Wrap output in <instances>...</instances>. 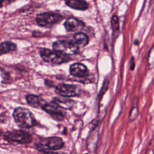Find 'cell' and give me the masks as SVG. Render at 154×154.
<instances>
[{
    "instance_id": "1",
    "label": "cell",
    "mask_w": 154,
    "mask_h": 154,
    "mask_svg": "<svg viewBox=\"0 0 154 154\" xmlns=\"http://www.w3.org/2000/svg\"><path fill=\"white\" fill-rule=\"evenodd\" d=\"M13 117L16 124L24 128H30L36 123L34 116L28 109L22 107H17L14 109Z\"/></svg>"
},
{
    "instance_id": "2",
    "label": "cell",
    "mask_w": 154,
    "mask_h": 154,
    "mask_svg": "<svg viewBox=\"0 0 154 154\" xmlns=\"http://www.w3.org/2000/svg\"><path fill=\"white\" fill-rule=\"evenodd\" d=\"M64 143L63 140L58 137H50L40 139L34 143L36 149L40 152L53 151L61 149Z\"/></svg>"
},
{
    "instance_id": "3",
    "label": "cell",
    "mask_w": 154,
    "mask_h": 154,
    "mask_svg": "<svg viewBox=\"0 0 154 154\" xmlns=\"http://www.w3.org/2000/svg\"><path fill=\"white\" fill-rule=\"evenodd\" d=\"M40 55L45 62L52 64H61L70 60L69 55L55 50L42 49L40 51Z\"/></svg>"
},
{
    "instance_id": "4",
    "label": "cell",
    "mask_w": 154,
    "mask_h": 154,
    "mask_svg": "<svg viewBox=\"0 0 154 154\" xmlns=\"http://www.w3.org/2000/svg\"><path fill=\"white\" fill-rule=\"evenodd\" d=\"M4 139L9 142L19 144H29L32 142V137L28 132L22 130L7 131L4 134Z\"/></svg>"
},
{
    "instance_id": "5",
    "label": "cell",
    "mask_w": 154,
    "mask_h": 154,
    "mask_svg": "<svg viewBox=\"0 0 154 154\" xmlns=\"http://www.w3.org/2000/svg\"><path fill=\"white\" fill-rule=\"evenodd\" d=\"M63 19L62 16L54 12H45L38 14L36 22L38 25L43 27H51L59 22Z\"/></svg>"
},
{
    "instance_id": "6",
    "label": "cell",
    "mask_w": 154,
    "mask_h": 154,
    "mask_svg": "<svg viewBox=\"0 0 154 154\" xmlns=\"http://www.w3.org/2000/svg\"><path fill=\"white\" fill-rule=\"evenodd\" d=\"M53 49L67 55L75 54L78 50V46L73 42L69 40H57L52 44Z\"/></svg>"
},
{
    "instance_id": "7",
    "label": "cell",
    "mask_w": 154,
    "mask_h": 154,
    "mask_svg": "<svg viewBox=\"0 0 154 154\" xmlns=\"http://www.w3.org/2000/svg\"><path fill=\"white\" fill-rule=\"evenodd\" d=\"M55 91L58 95L64 97H76L80 94V90L76 85L64 83L57 85Z\"/></svg>"
},
{
    "instance_id": "8",
    "label": "cell",
    "mask_w": 154,
    "mask_h": 154,
    "mask_svg": "<svg viewBox=\"0 0 154 154\" xmlns=\"http://www.w3.org/2000/svg\"><path fill=\"white\" fill-rule=\"evenodd\" d=\"M42 109L57 121H62L64 119L65 114L62 110L63 108L52 101L49 103L46 102Z\"/></svg>"
},
{
    "instance_id": "9",
    "label": "cell",
    "mask_w": 154,
    "mask_h": 154,
    "mask_svg": "<svg viewBox=\"0 0 154 154\" xmlns=\"http://www.w3.org/2000/svg\"><path fill=\"white\" fill-rule=\"evenodd\" d=\"M69 71L71 75L79 78H85L89 75L87 67L81 63H75L70 65Z\"/></svg>"
},
{
    "instance_id": "10",
    "label": "cell",
    "mask_w": 154,
    "mask_h": 154,
    "mask_svg": "<svg viewBox=\"0 0 154 154\" xmlns=\"http://www.w3.org/2000/svg\"><path fill=\"white\" fill-rule=\"evenodd\" d=\"M64 26L67 31L74 32L82 29L84 26V23L77 19L72 17L66 20Z\"/></svg>"
},
{
    "instance_id": "11",
    "label": "cell",
    "mask_w": 154,
    "mask_h": 154,
    "mask_svg": "<svg viewBox=\"0 0 154 154\" xmlns=\"http://www.w3.org/2000/svg\"><path fill=\"white\" fill-rule=\"evenodd\" d=\"M99 135V127L95 126L90 132L87 140V148L89 150L94 152L96 149Z\"/></svg>"
},
{
    "instance_id": "12",
    "label": "cell",
    "mask_w": 154,
    "mask_h": 154,
    "mask_svg": "<svg viewBox=\"0 0 154 154\" xmlns=\"http://www.w3.org/2000/svg\"><path fill=\"white\" fill-rule=\"evenodd\" d=\"M26 100L29 105L35 108H42L46 103V102L41 97L31 94H28L26 96Z\"/></svg>"
},
{
    "instance_id": "13",
    "label": "cell",
    "mask_w": 154,
    "mask_h": 154,
    "mask_svg": "<svg viewBox=\"0 0 154 154\" xmlns=\"http://www.w3.org/2000/svg\"><path fill=\"white\" fill-rule=\"evenodd\" d=\"M52 102L58 105L61 108L66 109H72L75 105V102L73 100L64 97H55L53 98Z\"/></svg>"
},
{
    "instance_id": "14",
    "label": "cell",
    "mask_w": 154,
    "mask_h": 154,
    "mask_svg": "<svg viewBox=\"0 0 154 154\" xmlns=\"http://www.w3.org/2000/svg\"><path fill=\"white\" fill-rule=\"evenodd\" d=\"M66 4L69 7L78 10H85L88 8V3L85 0H65Z\"/></svg>"
},
{
    "instance_id": "15",
    "label": "cell",
    "mask_w": 154,
    "mask_h": 154,
    "mask_svg": "<svg viewBox=\"0 0 154 154\" xmlns=\"http://www.w3.org/2000/svg\"><path fill=\"white\" fill-rule=\"evenodd\" d=\"M73 38V42L78 46V48L86 46L89 41L87 35L81 32H78L75 34Z\"/></svg>"
},
{
    "instance_id": "16",
    "label": "cell",
    "mask_w": 154,
    "mask_h": 154,
    "mask_svg": "<svg viewBox=\"0 0 154 154\" xmlns=\"http://www.w3.org/2000/svg\"><path fill=\"white\" fill-rule=\"evenodd\" d=\"M17 49V46L15 43L5 41L1 43L0 46V53L1 55L6 54L9 52H12L16 51Z\"/></svg>"
},
{
    "instance_id": "17",
    "label": "cell",
    "mask_w": 154,
    "mask_h": 154,
    "mask_svg": "<svg viewBox=\"0 0 154 154\" xmlns=\"http://www.w3.org/2000/svg\"><path fill=\"white\" fill-rule=\"evenodd\" d=\"M139 114V110H138V104L135 103V105H133L129 111V116H128V120L129 122H131L134 121L137 117L138 116Z\"/></svg>"
},
{
    "instance_id": "18",
    "label": "cell",
    "mask_w": 154,
    "mask_h": 154,
    "mask_svg": "<svg viewBox=\"0 0 154 154\" xmlns=\"http://www.w3.org/2000/svg\"><path fill=\"white\" fill-rule=\"evenodd\" d=\"M111 27L114 31H117L119 30V17L117 15L114 14L111 19Z\"/></svg>"
},
{
    "instance_id": "19",
    "label": "cell",
    "mask_w": 154,
    "mask_h": 154,
    "mask_svg": "<svg viewBox=\"0 0 154 154\" xmlns=\"http://www.w3.org/2000/svg\"><path fill=\"white\" fill-rule=\"evenodd\" d=\"M135 59L134 57H132L131 58V61H130V69L131 70H134L135 69Z\"/></svg>"
},
{
    "instance_id": "20",
    "label": "cell",
    "mask_w": 154,
    "mask_h": 154,
    "mask_svg": "<svg viewBox=\"0 0 154 154\" xmlns=\"http://www.w3.org/2000/svg\"><path fill=\"white\" fill-rule=\"evenodd\" d=\"M38 154H67L66 153H63V152H40Z\"/></svg>"
},
{
    "instance_id": "21",
    "label": "cell",
    "mask_w": 154,
    "mask_h": 154,
    "mask_svg": "<svg viewBox=\"0 0 154 154\" xmlns=\"http://www.w3.org/2000/svg\"><path fill=\"white\" fill-rule=\"evenodd\" d=\"M45 84L46 85L49 86V87H53L54 86V82L49 81V80H45Z\"/></svg>"
},
{
    "instance_id": "22",
    "label": "cell",
    "mask_w": 154,
    "mask_h": 154,
    "mask_svg": "<svg viewBox=\"0 0 154 154\" xmlns=\"http://www.w3.org/2000/svg\"><path fill=\"white\" fill-rule=\"evenodd\" d=\"M134 45H135L137 46V45H138V44H139V41H138L137 39H136V40L134 41Z\"/></svg>"
},
{
    "instance_id": "23",
    "label": "cell",
    "mask_w": 154,
    "mask_h": 154,
    "mask_svg": "<svg viewBox=\"0 0 154 154\" xmlns=\"http://www.w3.org/2000/svg\"><path fill=\"white\" fill-rule=\"evenodd\" d=\"M7 1H8V2H12V1H15V0H7Z\"/></svg>"
},
{
    "instance_id": "24",
    "label": "cell",
    "mask_w": 154,
    "mask_h": 154,
    "mask_svg": "<svg viewBox=\"0 0 154 154\" xmlns=\"http://www.w3.org/2000/svg\"><path fill=\"white\" fill-rule=\"evenodd\" d=\"M85 154H88V153H85Z\"/></svg>"
}]
</instances>
